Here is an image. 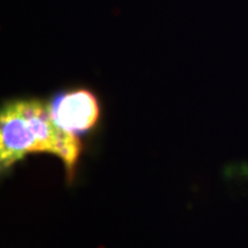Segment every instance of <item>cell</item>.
<instances>
[{
    "instance_id": "6da1fadb",
    "label": "cell",
    "mask_w": 248,
    "mask_h": 248,
    "mask_svg": "<svg viewBox=\"0 0 248 248\" xmlns=\"http://www.w3.org/2000/svg\"><path fill=\"white\" fill-rule=\"evenodd\" d=\"M48 152L60 156L73 172L80 152L75 132L55 122L51 105L40 100H21L6 105L0 116V161L8 168L24 155Z\"/></svg>"
},
{
    "instance_id": "7a4b0ae2",
    "label": "cell",
    "mask_w": 248,
    "mask_h": 248,
    "mask_svg": "<svg viewBox=\"0 0 248 248\" xmlns=\"http://www.w3.org/2000/svg\"><path fill=\"white\" fill-rule=\"evenodd\" d=\"M54 120L71 132L91 129L98 121L99 104L89 90H76L58 95L51 104Z\"/></svg>"
}]
</instances>
